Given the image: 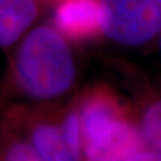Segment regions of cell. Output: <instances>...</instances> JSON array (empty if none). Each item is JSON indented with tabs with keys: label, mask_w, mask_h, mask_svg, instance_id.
<instances>
[{
	"label": "cell",
	"mask_w": 161,
	"mask_h": 161,
	"mask_svg": "<svg viewBox=\"0 0 161 161\" xmlns=\"http://www.w3.org/2000/svg\"><path fill=\"white\" fill-rule=\"evenodd\" d=\"M7 85L37 103L66 97L78 78L72 43L49 22L37 23L11 48Z\"/></svg>",
	"instance_id": "1"
},
{
	"label": "cell",
	"mask_w": 161,
	"mask_h": 161,
	"mask_svg": "<svg viewBox=\"0 0 161 161\" xmlns=\"http://www.w3.org/2000/svg\"><path fill=\"white\" fill-rule=\"evenodd\" d=\"M104 37L130 48L156 42L161 34V0H102Z\"/></svg>",
	"instance_id": "2"
},
{
	"label": "cell",
	"mask_w": 161,
	"mask_h": 161,
	"mask_svg": "<svg viewBox=\"0 0 161 161\" xmlns=\"http://www.w3.org/2000/svg\"><path fill=\"white\" fill-rule=\"evenodd\" d=\"M49 23L74 43L93 42L104 37L102 0H50Z\"/></svg>",
	"instance_id": "3"
},
{
	"label": "cell",
	"mask_w": 161,
	"mask_h": 161,
	"mask_svg": "<svg viewBox=\"0 0 161 161\" xmlns=\"http://www.w3.org/2000/svg\"><path fill=\"white\" fill-rule=\"evenodd\" d=\"M146 148L138 125L127 116L92 141L82 144L84 161H123Z\"/></svg>",
	"instance_id": "4"
},
{
	"label": "cell",
	"mask_w": 161,
	"mask_h": 161,
	"mask_svg": "<svg viewBox=\"0 0 161 161\" xmlns=\"http://www.w3.org/2000/svg\"><path fill=\"white\" fill-rule=\"evenodd\" d=\"M28 141L43 161H82V152L69 142L61 119L53 121L43 112H25Z\"/></svg>",
	"instance_id": "5"
},
{
	"label": "cell",
	"mask_w": 161,
	"mask_h": 161,
	"mask_svg": "<svg viewBox=\"0 0 161 161\" xmlns=\"http://www.w3.org/2000/svg\"><path fill=\"white\" fill-rule=\"evenodd\" d=\"M43 0H0V48L11 49L46 11Z\"/></svg>",
	"instance_id": "6"
},
{
	"label": "cell",
	"mask_w": 161,
	"mask_h": 161,
	"mask_svg": "<svg viewBox=\"0 0 161 161\" xmlns=\"http://www.w3.org/2000/svg\"><path fill=\"white\" fill-rule=\"evenodd\" d=\"M140 106L137 125L146 148L161 155V91H146Z\"/></svg>",
	"instance_id": "7"
},
{
	"label": "cell",
	"mask_w": 161,
	"mask_h": 161,
	"mask_svg": "<svg viewBox=\"0 0 161 161\" xmlns=\"http://www.w3.org/2000/svg\"><path fill=\"white\" fill-rule=\"evenodd\" d=\"M0 161H43L28 140H10L0 149Z\"/></svg>",
	"instance_id": "8"
},
{
	"label": "cell",
	"mask_w": 161,
	"mask_h": 161,
	"mask_svg": "<svg viewBox=\"0 0 161 161\" xmlns=\"http://www.w3.org/2000/svg\"><path fill=\"white\" fill-rule=\"evenodd\" d=\"M123 161H161V155L149 148H143L134 153L132 155L128 156Z\"/></svg>",
	"instance_id": "9"
},
{
	"label": "cell",
	"mask_w": 161,
	"mask_h": 161,
	"mask_svg": "<svg viewBox=\"0 0 161 161\" xmlns=\"http://www.w3.org/2000/svg\"><path fill=\"white\" fill-rule=\"evenodd\" d=\"M156 42H158V44H159V49H160V52H161V34H160V36L158 37Z\"/></svg>",
	"instance_id": "10"
},
{
	"label": "cell",
	"mask_w": 161,
	"mask_h": 161,
	"mask_svg": "<svg viewBox=\"0 0 161 161\" xmlns=\"http://www.w3.org/2000/svg\"><path fill=\"white\" fill-rule=\"evenodd\" d=\"M43 1H46V3H49V1H50V0H43Z\"/></svg>",
	"instance_id": "11"
}]
</instances>
